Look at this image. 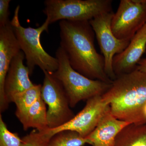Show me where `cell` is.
Instances as JSON below:
<instances>
[{"label":"cell","instance_id":"cell-18","mask_svg":"<svg viewBox=\"0 0 146 146\" xmlns=\"http://www.w3.org/2000/svg\"><path fill=\"white\" fill-rule=\"evenodd\" d=\"M23 141L17 133L9 130L0 115V146H22Z\"/></svg>","mask_w":146,"mask_h":146},{"label":"cell","instance_id":"cell-20","mask_svg":"<svg viewBox=\"0 0 146 146\" xmlns=\"http://www.w3.org/2000/svg\"><path fill=\"white\" fill-rule=\"evenodd\" d=\"M10 0H0V27L10 24L9 7Z\"/></svg>","mask_w":146,"mask_h":146},{"label":"cell","instance_id":"cell-16","mask_svg":"<svg viewBox=\"0 0 146 146\" xmlns=\"http://www.w3.org/2000/svg\"><path fill=\"white\" fill-rule=\"evenodd\" d=\"M86 144L92 145L89 138H84L74 131L66 130L54 135L50 139L48 146H83Z\"/></svg>","mask_w":146,"mask_h":146},{"label":"cell","instance_id":"cell-3","mask_svg":"<svg viewBox=\"0 0 146 146\" xmlns=\"http://www.w3.org/2000/svg\"><path fill=\"white\" fill-rule=\"evenodd\" d=\"M20 6L14 11V15L11 25L13 29L21 50L25 54L27 66L30 75L37 66L43 71L52 74L57 70L58 62L44 49L41 43V35L44 32L48 31L50 24L46 20L41 26L36 28L24 27L21 25L19 19Z\"/></svg>","mask_w":146,"mask_h":146},{"label":"cell","instance_id":"cell-12","mask_svg":"<svg viewBox=\"0 0 146 146\" xmlns=\"http://www.w3.org/2000/svg\"><path fill=\"white\" fill-rule=\"evenodd\" d=\"M25 54L21 51L11 61L6 77L4 91L9 103L16 94L26 91L35 85L29 78L28 68L24 65Z\"/></svg>","mask_w":146,"mask_h":146},{"label":"cell","instance_id":"cell-10","mask_svg":"<svg viewBox=\"0 0 146 146\" xmlns=\"http://www.w3.org/2000/svg\"><path fill=\"white\" fill-rule=\"evenodd\" d=\"M21 51L10 24L0 27V112L8 109L9 102L4 91L6 77L13 58Z\"/></svg>","mask_w":146,"mask_h":146},{"label":"cell","instance_id":"cell-9","mask_svg":"<svg viewBox=\"0 0 146 146\" xmlns=\"http://www.w3.org/2000/svg\"><path fill=\"white\" fill-rule=\"evenodd\" d=\"M110 109L109 104L102 100V96L93 97L86 101L85 106L71 121L60 127L49 129L51 138L59 131H74L86 138L95 129L104 114Z\"/></svg>","mask_w":146,"mask_h":146},{"label":"cell","instance_id":"cell-19","mask_svg":"<svg viewBox=\"0 0 146 146\" xmlns=\"http://www.w3.org/2000/svg\"><path fill=\"white\" fill-rule=\"evenodd\" d=\"M48 130L41 131L33 129L22 138L23 141L22 146H48L51 139L48 134Z\"/></svg>","mask_w":146,"mask_h":146},{"label":"cell","instance_id":"cell-4","mask_svg":"<svg viewBox=\"0 0 146 146\" xmlns=\"http://www.w3.org/2000/svg\"><path fill=\"white\" fill-rule=\"evenodd\" d=\"M55 57L58 60V68L52 74L62 84L71 108L74 107L81 101L102 96L110 87L112 83L91 79L75 70L61 47L56 50Z\"/></svg>","mask_w":146,"mask_h":146},{"label":"cell","instance_id":"cell-8","mask_svg":"<svg viewBox=\"0 0 146 146\" xmlns=\"http://www.w3.org/2000/svg\"><path fill=\"white\" fill-rule=\"evenodd\" d=\"M146 24V0H121L111 22L117 39L130 41Z\"/></svg>","mask_w":146,"mask_h":146},{"label":"cell","instance_id":"cell-1","mask_svg":"<svg viewBox=\"0 0 146 146\" xmlns=\"http://www.w3.org/2000/svg\"><path fill=\"white\" fill-rule=\"evenodd\" d=\"M59 26L60 47L72 68L91 79L112 83L105 71L104 57L95 48V33L89 21L64 20Z\"/></svg>","mask_w":146,"mask_h":146},{"label":"cell","instance_id":"cell-14","mask_svg":"<svg viewBox=\"0 0 146 146\" xmlns=\"http://www.w3.org/2000/svg\"><path fill=\"white\" fill-rule=\"evenodd\" d=\"M47 111L46 103L41 98L25 111L15 115L23 125L24 130L32 127L39 131H45L49 129Z\"/></svg>","mask_w":146,"mask_h":146},{"label":"cell","instance_id":"cell-21","mask_svg":"<svg viewBox=\"0 0 146 146\" xmlns=\"http://www.w3.org/2000/svg\"><path fill=\"white\" fill-rule=\"evenodd\" d=\"M146 124V103L141 108L138 125Z\"/></svg>","mask_w":146,"mask_h":146},{"label":"cell","instance_id":"cell-5","mask_svg":"<svg viewBox=\"0 0 146 146\" xmlns=\"http://www.w3.org/2000/svg\"><path fill=\"white\" fill-rule=\"evenodd\" d=\"M112 0H46L43 13L51 24L58 21H90L112 11Z\"/></svg>","mask_w":146,"mask_h":146},{"label":"cell","instance_id":"cell-17","mask_svg":"<svg viewBox=\"0 0 146 146\" xmlns=\"http://www.w3.org/2000/svg\"><path fill=\"white\" fill-rule=\"evenodd\" d=\"M42 85L35 84L33 87L24 92L16 94L11 99L16 106L15 113H20L31 106L41 98Z\"/></svg>","mask_w":146,"mask_h":146},{"label":"cell","instance_id":"cell-7","mask_svg":"<svg viewBox=\"0 0 146 146\" xmlns=\"http://www.w3.org/2000/svg\"><path fill=\"white\" fill-rule=\"evenodd\" d=\"M114 14L113 11L104 12L89 21L104 57L105 71L112 81L117 77L112 68L113 58L124 50L130 42L117 39L112 33L111 22Z\"/></svg>","mask_w":146,"mask_h":146},{"label":"cell","instance_id":"cell-11","mask_svg":"<svg viewBox=\"0 0 146 146\" xmlns=\"http://www.w3.org/2000/svg\"><path fill=\"white\" fill-rule=\"evenodd\" d=\"M146 51V24L138 31L124 50L114 56L112 68L116 77L135 70Z\"/></svg>","mask_w":146,"mask_h":146},{"label":"cell","instance_id":"cell-13","mask_svg":"<svg viewBox=\"0 0 146 146\" xmlns=\"http://www.w3.org/2000/svg\"><path fill=\"white\" fill-rule=\"evenodd\" d=\"M129 124L115 118L111 114L110 109L103 116L95 129L86 137L92 142L91 146H114L118 133Z\"/></svg>","mask_w":146,"mask_h":146},{"label":"cell","instance_id":"cell-2","mask_svg":"<svg viewBox=\"0 0 146 146\" xmlns=\"http://www.w3.org/2000/svg\"><path fill=\"white\" fill-rule=\"evenodd\" d=\"M102 100L109 104L115 118L138 124L141 108L146 103V73L136 69L117 77Z\"/></svg>","mask_w":146,"mask_h":146},{"label":"cell","instance_id":"cell-15","mask_svg":"<svg viewBox=\"0 0 146 146\" xmlns=\"http://www.w3.org/2000/svg\"><path fill=\"white\" fill-rule=\"evenodd\" d=\"M114 146H146V124L126 126L118 133Z\"/></svg>","mask_w":146,"mask_h":146},{"label":"cell","instance_id":"cell-22","mask_svg":"<svg viewBox=\"0 0 146 146\" xmlns=\"http://www.w3.org/2000/svg\"><path fill=\"white\" fill-rule=\"evenodd\" d=\"M136 69L141 72L146 73V58H142L139 61Z\"/></svg>","mask_w":146,"mask_h":146},{"label":"cell","instance_id":"cell-6","mask_svg":"<svg viewBox=\"0 0 146 146\" xmlns=\"http://www.w3.org/2000/svg\"><path fill=\"white\" fill-rule=\"evenodd\" d=\"M41 89V98L48 106L47 118L50 129L56 128L71 121L75 115L60 81L46 71Z\"/></svg>","mask_w":146,"mask_h":146}]
</instances>
